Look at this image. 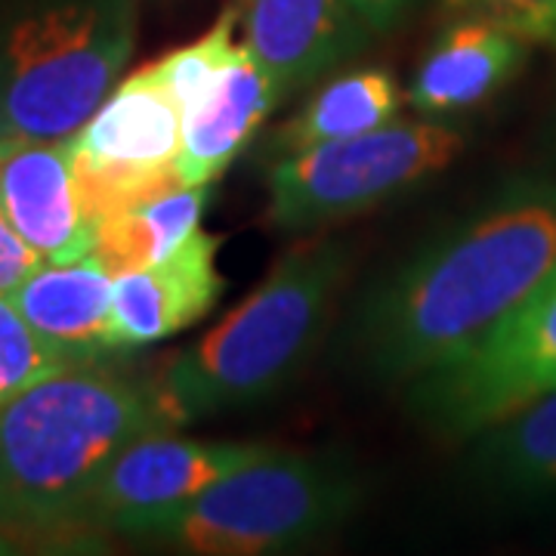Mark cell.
Returning a JSON list of instances; mask_svg holds the SVG:
<instances>
[{"mask_svg": "<svg viewBox=\"0 0 556 556\" xmlns=\"http://www.w3.org/2000/svg\"><path fill=\"white\" fill-rule=\"evenodd\" d=\"M556 266V177H517L427 241L353 318L358 365L412 383L489 338Z\"/></svg>", "mask_w": 556, "mask_h": 556, "instance_id": "cell-1", "label": "cell"}, {"mask_svg": "<svg viewBox=\"0 0 556 556\" xmlns=\"http://www.w3.org/2000/svg\"><path fill=\"white\" fill-rule=\"evenodd\" d=\"M149 430H177L155 380L84 362L31 383L0 408V529L22 551L100 544L93 492L112 457Z\"/></svg>", "mask_w": 556, "mask_h": 556, "instance_id": "cell-2", "label": "cell"}, {"mask_svg": "<svg viewBox=\"0 0 556 556\" xmlns=\"http://www.w3.org/2000/svg\"><path fill=\"white\" fill-rule=\"evenodd\" d=\"M346 276L343 241L306 239L285 251L229 316L155 378L170 420L186 427L278 396L316 353Z\"/></svg>", "mask_w": 556, "mask_h": 556, "instance_id": "cell-3", "label": "cell"}, {"mask_svg": "<svg viewBox=\"0 0 556 556\" xmlns=\"http://www.w3.org/2000/svg\"><path fill=\"white\" fill-rule=\"evenodd\" d=\"M137 0H0L7 137L68 139L137 47Z\"/></svg>", "mask_w": 556, "mask_h": 556, "instance_id": "cell-4", "label": "cell"}, {"mask_svg": "<svg viewBox=\"0 0 556 556\" xmlns=\"http://www.w3.org/2000/svg\"><path fill=\"white\" fill-rule=\"evenodd\" d=\"M362 482L338 457L266 448L164 519L149 541L199 556L285 554L358 507Z\"/></svg>", "mask_w": 556, "mask_h": 556, "instance_id": "cell-5", "label": "cell"}, {"mask_svg": "<svg viewBox=\"0 0 556 556\" xmlns=\"http://www.w3.org/2000/svg\"><path fill=\"white\" fill-rule=\"evenodd\" d=\"M464 152V134L437 118L399 121L273 161L269 219L285 232H313L437 177Z\"/></svg>", "mask_w": 556, "mask_h": 556, "instance_id": "cell-6", "label": "cell"}, {"mask_svg": "<svg viewBox=\"0 0 556 556\" xmlns=\"http://www.w3.org/2000/svg\"><path fill=\"white\" fill-rule=\"evenodd\" d=\"M547 390H556V266L489 338L412 380L408 396L424 427L470 439Z\"/></svg>", "mask_w": 556, "mask_h": 556, "instance_id": "cell-7", "label": "cell"}, {"mask_svg": "<svg viewBox=\"0 0 556 556\" xmlns=\"http://www.w3.org/2000/svg\"><path fill=\"white\" fill-rule=\"evenodd\" d=\"M68 152L93 229L139 201L182 186L179 109L152 62L112 87L100 109L68 137Z\"/></svg>", "mask_w": 556, "mask_h": 556, "instance_id": "cell-8", "label": "cell"}, {"mask_svg": "<svg viewBox=\"0 0 556 556\" xmlns=\"http://www.w3.org/2000/svg\"><path fill=\"white\" fill-rule=\"evenodd\" d=\"M266 448L257 442L177 437L174 430H149L130 439L93 492L90 532L97 541L115 535L149 541L164 519Z\"/></svg>", "mask_w": 556, "mask_h": 556, "instance_id": "cell-9", "label": "cell"}, {"mask_svg": "<svg viewBox=\"0 0 556 556\" xmlns=\"http://www.w3.org/2000/svg\"><path fill=\"white\" fill-rule=\"evenodd\" d=\"M0 217L43 263L93 251L97 229L80 204L68 139H0Z\"/></svg>", "mask_w": 556, "mask_h": 556, "instance_id": "cell-10", "label": "cell"}, {"mask_svg": "<svg viewBox=\"0 0 556 556\" xmlns=\"http://www.w3.org/2000/svg\"><path fill=\"white\" fill-rule=\"evenodd\" d=\"M278 102L276 78L241 38L229 60L179 109L177 170L182 186H214L241 149L251 146Z\"/></svg>", "mask_w": 556, "mask_h": 556, "instance_id": "cell-11", "label": "cell"}, {"mask_svg": "<svg viewBox=\"0 0 556 556\" xmlns=\"http://www.w3.org/2000/svg\"><path fill=\"white\" fill-rule=\"evenodd\" d=\"M244 43L276 78L281 100L313 87L368 47L346 0H241Z\"/></svg>", "mask_w": 556, "mask_h": 556, "instance_id": "cell-12", "label": "cell"}, {"mask_svg": "<svg viewBox=\"0 0 556 556\" xmlns=\"http://www.w3.org/2000/svg\"><path fill=\"white\" fill-rule=\"evenodd\" d=\"M219 239L199 229L170 257L118 273L112 281V328L118 350H137L192 328L217 306Z\"/></svg>", "mask_w": 556, "mask_h": 556, "instance_id": "cell-13", "label": "cell"}, {"mask_svg": "<svg viewBox=\"0 0 556 556\" xmlns=\"http://www.w3.org/2000/svg\"><path fill=\"white\" fill-rule=\"evenodd\" d=\"M115 276L93 254L68 263H43L7 298L47 346L72 365L121 353L112 328Z\"/></svg>", "mask_w": 556, "mask_h": 556, "instance_id": "cell-14", "label": "cell"}, {"mask_svg": "<svg viewBox=\"0 0 556 556\" xmlns=\"http://www.w3.org/2000/svg\"><path fill=\"white\" fill-rule=\"evenodd\" d=\"M526 40L485 20L452 22L417 65L405 100L424 118H448L495 97L526 62Z\"/></svg>", "mask_w": 556, "mask_h": 556, "instance_id": "cell-15", "label": "cell"}, {"mask_svg": "<svg viewBox=\"0 0 556 556\" xmlns=\"http://www.w3.org/2000/svg\"><path fill=\"white\" fill-rule=\"evenodd\" d=\"M402 100L405 97L399 90L393 72L380 65L340 72L325 80L298 115L285 121L276 134L266 139L263 155L276 161L334 142V139L368 134L399 118Z\"/></svg>", "mask_w": 556, "mask_h": 556, "instance_id": "cell-16", "label": "cell"}, {"mask_svg": "<svg viewBox=\"0 0 556 556\" xmlns=\"http://www.w3.org/2000/svg\"><path fill=\"white\" fill-rule=\"evenodd\" d=\"M470 439H477L473 470L492 492L514 497L556 492V390L519 405Z\"/></svg>", "mask_w": 556, "mask_h": 556, "instance_id": "cell-17", "label": "cell"}, {"mask_svg": "<svg viewBox=\"0 0 556 556\" xmlns=\"http://www.w3.org/2000/svg\"><path fill=\"white\" fill-rule=\"evenodd\" d=\"M211 186H174L97 226L93 257L118 276L170 257L201 229Z\"/></svg>", "mask_w": 556, "mask_h": 556, "instance_id": "cell-18", "label": "cell"}, {"mask_svg": "<svg viewBox=\"0 0 556 556\" xmlns=\"http://www.w3.org/2000/svg\"><path fill=\"white\" fill-rule=\"evenodd\" d=\"M72 365L31 331L13 300L0 294V408L31 383Z\"/></svg>", "mask_w": 556, "mask_h": 556, "instance_id": "cell-19", "label": "cell"}, {"mask_svg": "<svg viewBox=\"0 0 556 556\" xmlns=\"http://www.w3.org/2000/svg\"><path fill=\"white\" fill-rule=\"evenodd\" d=\"M457 16H473L507 28L526 43L556 47V0H445Z\"/></svg>", "mask_w": 556, "mask_h": 556, "instance_id": "cell-20", "label": "cell"}, {"mask_svg": "<svg viewBox=\"0 0 556 556\" xmlns=\"http://www.w3.org/2000/svg\"><path fill=\"white\" fill-rule=\"evenodd\" d=\"M43 266L35 248L20 239V232L0 217V294H13L25 278Z\"/></svg>", "mask_w": 556, "mask_h": 556, "instance_id": "cell-21", "label": "cell"}, {"mask_svg": "<svg viewBox=\"0 0 556 556\" xmlns=\"http://www.w3.org/2000/svg\"><path fill=\"white\" fill-rule=\"evenodd\" d=\"M346 3L358 20L365 22V28L371 35L390 31L405 16V10L412 7V0H346Z\"/></svg>", "mask_w": 556, "mask_h": 556, "instance_id": "cell-22", "label": "cell"}, {"mask_svg": "<svg viewBox=\"0 0 556 556\" xmlns=\"http://www.w3.org/2000/svg\"><path fill=\"white\" fill-rule=\"evenodd\" d=\"M13 554H22V544L20 541H13V538L0 529V556H13Z\"/></svg>", "mask_w": 556, "mask_h": 556, "instance_id": "cell-23", "label": "cell"}, {"mask_svg": "<svg viewBox=\"0 0 556 556\" xmlns=\"http://www.w3.org/2000/svg\"><path fill=\"white\" fill-rule=\"evenodd\" d=\"M0 139H7V127H3V118H0Z\"/></svg>", "mask_w": 556, "mask_h": 556, "instance_id": "cell-24", "label": "cell"}]
</instances>
